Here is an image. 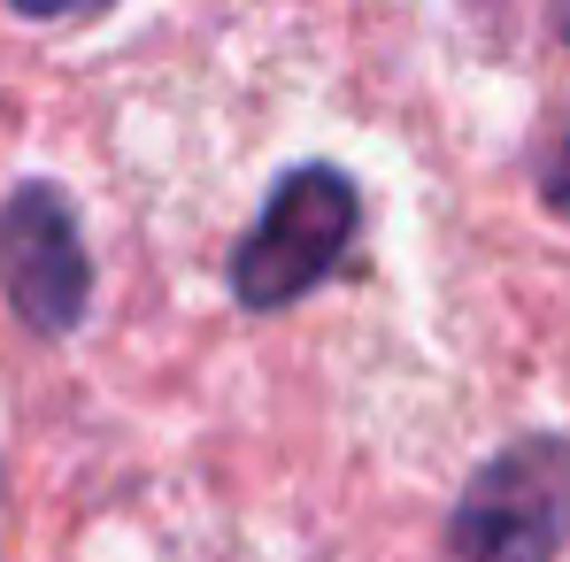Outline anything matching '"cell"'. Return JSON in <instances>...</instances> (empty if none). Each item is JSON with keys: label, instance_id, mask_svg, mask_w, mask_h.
Returning <instances> with one entry per match:
<instances>
[{"label": "cell", "instance_id": "277c9868", "mask_svg": "<svg viewBox=\"0 0 570 562\" xmlns=\"http://www.w3.org/2000/svg\"><path fill=\"white\" fill-rule=\"evenodd\" d=\"M548 200L570 216V139H563V155H556V170H548Z\"/></svg>", "mask_w": 570, "mask_h": 562}, {"label": "cell", "instance_id": "7a4b0ae2", "mask_svg": "<svg viewBox=\"0 0 570 562\" xmlns=\"http://www.w3.org/2000/svg\"><path fill=\"white\" fill-rule=\"evenodd\" d=\"M347 239H355V186L340 170H324V162L316 170H293L271 193L263 224L247 231L239 263H232L239 308H285V300H301L316 278L340 270Z\"/></svg>", "mask_w": 570, "mask_h": 562}, {"label": "cell", "instance_id": "5b68a950", "mask_svg": "<svg viewBox=\"0 0 570 562\" xmlns=\"http://www.w3.org/2000/svg\"><path fill=\"white\" fill-rule=\"evenodd\" d=\"M563 31H570V23H563Z\"/></svg>", "mask_w": 570, "mask_h": 562}, {"label": "cell", "instance_id": "3957f363", "mask_svg": "<svg viewBox=\"0 0 570 562\" xmlns=\"http://www.w3.org/2000/svg\"><path fill=\"white\" fill-rule=\"evenodd\" d=\"M0 285L23 308L31 332H47V339L78 332L94 270H86V247H78V216L55 186L8 193V208H0Z\"/></svg>", "mask_w": 570, "mask_h": 562}, {"label": "cell", "instance_id": "6da1fadb", "mask_svg": "<svg viewBox=\"0 0 570 562\" xmlns=\"http://www.w3.org/2000/svg\"><path fill=\"white\" fill-rule=\"evenodd\" d=\"M570 540V440L532 432L478 470L448 524V562H556Z\"/></svg>", "mask_w": 570, "mask_h": 562}]
</instances>
